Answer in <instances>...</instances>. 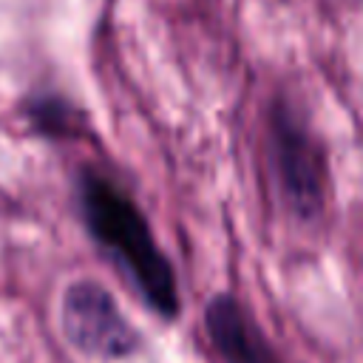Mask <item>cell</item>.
<instances>
[{
  "instance_id": "7a4b0ae2",
  "label": "cell",
  "mask_w": 363,
  "mask_h": 363,
  "mask_svg": "<svg viewBox=\"0 0 363 363\" xmlns=\"http://www.w3.org/2000/svg\"><path fill=\"white\" fill-rule=\"evenodd\" d=\"M60 329L77 354L99 363H119L142 349L139 329L128 320L113 292L94 278L65 284L60 295Z\"/></svg>"
},
{
  "instance_id": "3957f363",
  "label": "cell",
  "mask_w": 363,
  "mask_h": 363,
  "mask_svg": "<svg viewBox=\"0 0 363 363\" xmlns=\"http://www.w3.org/2000/svg\"><path fill=\"white\" fill-rule=\"evenodd\" d=\"M269 156L284 201L298 218H315L326 201V159L286 99L269 108Z\"/></svg>"
},
{
  "instance_id": "277c9868",
  "label": "cell",
  "mask_w": 363,
  "mask_h": 363,
  "mask_svg": "<svg viewBox=\"0 0 363 363\" xmlns=\"http://www.w3.org/2000/svg\"><path fill=\"white\" fill-rule=\"evenodd\" d=\"M204 329L224 363H278V354L261 326L230 292H218L207 301Z\"/></svg>"
},
{
  "instance_id": "6da1fadb",
  "label": "cell",
  "mask_w": 363,
  "mask_h": 363,
  "mask_svg": "<svg viewBox=\"0 0 363 363\" xmlns=\"http://www.w3.org/2000/svg\"><path fill=\"white\" fill-rule=\"evenodd\" d=\"M77 204L88 235L119 267L145 306L173 320L182 309L176 269L156 244L142 207L113 179L91 167L77 179Z\"/></svg>"
},
{
  "instance_id": "5b68a950",
  "label": "cell",
  "mask_w": 363,
  "mask_h": 363,
  "mask_svg": "<svg viewBox=\"0 0 363 363\" xmlns=\"http://www.w3.org/2000/svg\"><path fill=\"white\" fill-rule=\"evenodd\" d=\"M23 111H26L28 125L48 139H77L85 133V125L77 108L65 96H57V94L28 96Z\"/></svg>"
}]
</instances>
